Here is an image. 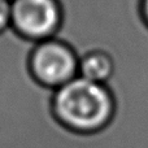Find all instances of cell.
<instances>
[{"instance_id": "obj_5", "label": "cell", "mask_w": 148, "mask_h": 148, "mask_svg": "<svg viewBox=\"0 0 148 148\" xmlns=\"http://www.w3.org/2000/svg\"><path fill=\"white\" fill-rule=\"evenodd\" d=\"M12 26V0H0V33Z\"/></svg>"}, {"instance_id": "obj_3", "label": "cell", "mask_w": 148, "mask_h": 148, "mask_svg": "<svg viewBox=\"0 0 148 148\" xmlns=\"http://www.w3.org/2000/svg\"><path fill=\"white\" fill-rule=\"evenodd\" d=\"M61 23L57 0H12V26L25 38L43 42L56 35Z\"/></svg>"}, {"instance_id": "obj_2", "label": "cell", "mask_w": 148, "mask_h": 148, "mask_svg": "<svg viewBox=\"0 0 148 148\" xmlns=\"http://www.w3.org/2000/svg\"><path fill=\"white\" fill-rule=\"evenodd\" d=\"M30 68L42 84L56 90L78 77L79 59L68 44L51 38L36 43Z\"/></svg>"}, {"instance_id": "obj_6", "label": "cell", "mask_w": 148, "mask_h": 148, "mask_svg": "<svg viewBox=\"0 0 148 148\" xmlns=\"http://www.w3.org/2000/svg\"><path fill=\"white\" fill-rule=\"evenodd\" d=\"M143 14L146 21L148 22V0H143Z\"/></svg>"}, {"instance_id": "obj_1", "label": "cell", "mask_w": 148, "mask_h": 148, "mask_svg": "<svg viewBox=\"0 0 148 148\" xmlns=\"http://www.w3.org/2000/svg\"><path fill=\"white\" fill-rule=\"evenodd\" d=\"M53 110L66 127L78 133H94L112 120L114 100L105 84L78 75L55 90Z\"/></svg>"}, {"instance_id": "obj_4", "label": "cell", "mask_w": 148, "mask_h": 148, "mask_svg": "<svg viewBox=\"0 0 148 148\" xmlns=\"http://www.w3.org/2000/svg\"><path fill=\"white\" fill-rule=\"evenodd\" d=\"M114 72L112 57L103 51H94L79 59L78 75L91 82L105 84Z\"/></svg>"}]
</instances>
